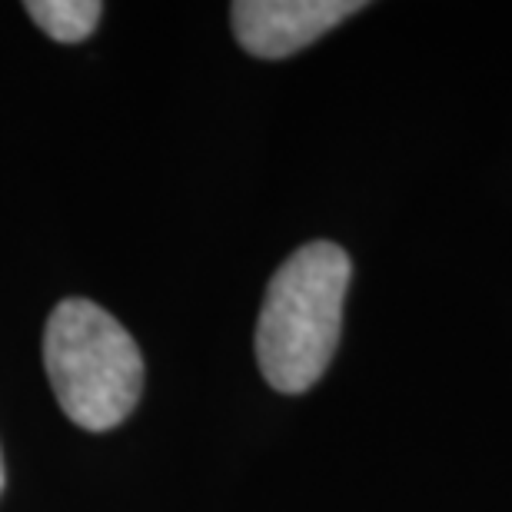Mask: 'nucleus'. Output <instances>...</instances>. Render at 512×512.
I'll return each mask as SVG.
<instances>
[{
    "instance_id": "nucleus-1",
    "label": "nucleus",
    "mask_w": 512,
    "mask_h": 512,
    "mask_svg": "<svg viewBox=\"0 0 512 512\" xmlns=\"http://www.w3.org/2000/svg\"><path fill=\"white\" fill-rule=\"evenodd\" d=\"M350 256L336 243H306L270 280L256 323V363L280 393H306L330 366L343 330Z\"/></svg>"
},
{
    "instance_id": "nucleus-2",
    "label": "nucleus",
    "mask_w": 512,
    "mask_h": 512,
    "mask_svg": "<svg viewBox=\"0 0 512 512\" xmlns=\"http://www.w3.org/2000/svg\"><path fill=\"white\" fill-rule=\"evenodd\" d=\"M44 366L70 423L90 433L120 426L143 393V356L133 336L90 300H64L50 313Z\"/></svg>"
},
{
    "instance_id": "nucleus-3",
    "label": "nucleus",
    "mask_w": 512,
    "mask_h": 512,
    "mask_svg": "<svg viewBox=\"0 0 512 512\" xmlns=\"http://www.w3.org/2000/svg\"><path fill=\"white\" fill-rule=\"evenodd\" d=\"M356 0H240L230 7L233 34L253 57H290L353 17Z\"/></svg>"
},
{
    "instance_id": "nucleus-4",
    "label": "nucleus",
    "mask_w": 512,
    "mask_h": 512,
    "mask_svg": "<svg viewBox=\"0 0 512 512\" xmlns=\"http://www.w3.org/2000/svg\"><path fill=\"white\" fill-rule=\"evenodd\" d=\"M24 10L44 34L60 44H77L97 30L104 4L97 0H30Z\"/></svg>"
},
{
    "instance_id": "nucleus-5",
    "label": "nucleus",
    "mask_w": 512,
    "mask_h": 512,
    "mask_svg": "<svg viewBox=\"0 0 512 512\" xmlns=\"http://www.w3.org/2000/svg\"><path fill=\"white\" fill-rule=\"evenodd\" d=\"M0 493H4V459H0Z\"/></svg>"
}]
</instances>
